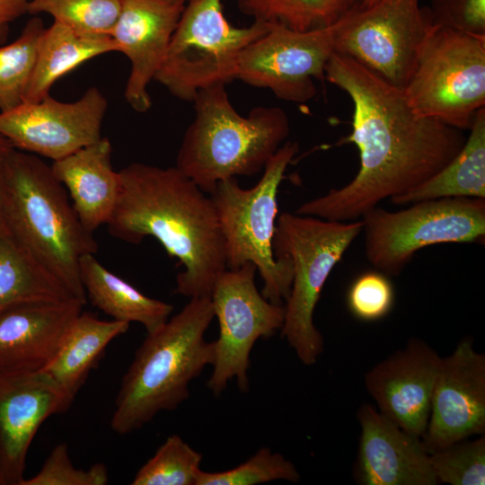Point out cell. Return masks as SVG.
<instances>
[{"label":"cell","mask_w":485,"mask_h":485,"mask_svg":"<svg viewBox=\"0 0 485 485\" xmlns=\"http://www.w3.org/2000/svg\"><path fill=\"white\" fill-rule=\"evenodd\" d=\"M325 79L353 103L352 131L343 142L357 147L359 169L350 182L304 202L296 214L331 221L360 219L383 200L430 179L466 141L463 130L418 114L402 89L346 56L332 53Z\"/></svg>","instance_id":"cell-1"},{"label":"cell","mask_w":485,"mask_h":485,"mask_svg":"<svg viewBox=\"0 0 485 485\" xmlns=\"http://www.w3.org/2000/svg\"><path fill=\"white\" fill-rule=\"evenodd\" d=\"M119 172L118 199L107 223L110 235L133 244L154 237L183 266L175 292L210 297L216 278L227 269L210 196L175 166L132 163Z\"/></svg>","instance_id":"cell-2"},{"label":"cell","mask_w":485,"mask_h":485,"mask_svg":"<svg viewBox=\"0 0 485 485\" xmlns=\"http://www.w3.org/2000/svg\"><path fill=\"white\" fill-rule=\"evenodd\" d=\"M0 214L17 239L69 294L85 304L80 260L98 251L65 187L40 156L13 149L0 188Z\"/></svg>","instance_id":"cell-3"},{"label":"cell","mask_w":485,"mask_h":485,"mask_svg":"<svg viewBox=\"0 0 485 485\" xmlns=\"http://www.w3.org/2000/svg\"><path fill=\"white\" fill-rule=\"evenodd\" d=\"M214 316L209 296L192 297L177 314L147 333L122 378L110 420L114 432L137 430L189 397L190 381L213 362V342L204 336Z\"/></svg>","instance_id":"cell-4"},{"label":"cell","mask_w":485,"mask_h":485,"mask_svg":"<svg viewBox=\"0 0 485 485\" xmlns=\"http://www.w3.org/2000/svg\"><path fill=\"white\" fill-rule=\"evenodd\" d=\"M175 167L210 194L224 180L256 174L284 144L289 119L279 107L260 106L247 116L232 105L225 84L199 91Z\"/></svg>","instance_id":"cell-5"},{"label":"cell","mask_w":485,"mask_h":485,"mask_svg":"<svg viewBox=\"0 0 485 485\" xmlns=\"http://www.w3.org/2000/svg\"><path fill=\"white\" fill-rule=\"evenodd\" d=\"M298 151V143L287 141L268 161L253 187L243 189L233 177L219 181L209 194L225 240L226 268L253 263L263 282L261 295L277 304L287 299L293 280L291 260L273 251L277 198L285 172Z\"/></svg>","instance_id":"cell-6"},{"label":"cell","mask_w":485,"mask_h":485,"mask_svg":"<svg viewBox=\"0 0 485 485\" xmlns=\"http://www.w3.org/2000/svg\"><path fill=\"white\" fill-rule=\"evenodd\" d=\"M362 230L361 219L331 221L283 212L277 220L274 254L288 257L293 266L281 335L306 366L313 365L323 351L322 335L313 323L323 286Z\"/></svg>","instance_id":"cell-7"},{"label":"cell","mask_w":485,"mask_h":485,"mask_svg":"<svg viewBox=\"0 0 485 485\" xmlns=\"http://www.w3.org/2000/svg\"><path fill=\"white\" fill-rule=\"evenodd\" d=\"M270 25L253 20L237 27L226 19L223 0H194L184 6L154 80L174 97L193 101L199 91L236 79L242 51Z\"/></svg>","instance_id":"cell-8"},{"label":"cell","mask_w":485,"mask_h":485,"mask_svg":"<svg viewBox=\"0 0 485 485\" xmlns=\"http://www.w3.org/2000/svg\"><path fill=\"white\" fill-rule=\"evenodd\" d=\"M403 91L418 114L469 130L485 107V37L434 25Z\"/></svg>","instance_id":"cell-9"},{"label":"cell","mask_w":485,"mask_h":485,"mask_svg":"<svg viewBox=\"0 0 485 485\" xmlns=\"http://www.w3.org/2000/svg\"><path fill=\"white\" fill-rule=\"evenodd\" d=\"M409 205L398 211L376 207L360 218L366 257L387 276L401 274L424 247L484 241V198H442Z\"/></svg>","instance_id":"cell-10"},{"label":"cell","mask_w":485,"mask_h":485,"mask_svg":"<svg viewBox=\"0 0 485 485\" xmlns=\"http://www.w3.org/2000/svg\"><path fill=\"white\" fill-rule=\"evenodd\" d=\"M433 26L429 8L420 6V0H378L332 25L334 52L403 90Z\"/></svg>","instance_id":"cell-11"},{"label":"cell","mask_w":485,"mask_h":485,"mask_svg":"<svg viewBox=\"0 0 485 485\" xmlns=\"http://www.w3.org/2000/svg\"><path fill=\"white\" fill-rule=\"evenodd\" d=\"M256 270L251 262L226 269L212 288L210 299L219 335L212 341L213 371L207 386L216 396L234 378L241 391H248L250 355L255 342L273 336L283 326L285 308L258 291Z\"/></svg>","instance_id":"cell-12"},{"label":"cell","mask_w":485,"mask_h":485,"mask_svg":"<svg viewBox=\"0 0 485 485\" xmlns=\"http://www.w3.org/2000/svg\"><path fill=\"white\" fill-rule=\"evenodd\" d=\"M333 52L332 25L297 31L271 23L242 51L236 79L267 88L281 100L305 102L316 94L314 80L325 79Z\"/></svg>","instance_id":"cell-13"},{"label":"cell","mask_w":485,"mask_h":485,"mask_svg":"<svg viewBox=\"0 0 485 485\" xmlns=\"http://www.w3.org/2000/svg\"><path fill=\"white\" fill-rule=\"evenodd\" d=\"M107 108V99L97 87L70 102L48 94L0 111V135L17 150L57 161L101 137Z\"/></svg>","instance_id":"cell-14"},{"label":"cell","mask_w":485,"mask_h":485,"mask_svg":"<svg viewBox=\"0 0 485 485\" xmlns=\"http://www.w3.org/2000/svg\"><path fill=\"white\" fill-rule=\"evenodd\" d=\"M485 432V356L465 338L442 357L422 442L431 454Z\"/></svg>","instance_id":"cell-15"},{"label":"cell","mask_w":485,"mask_h":485,"mask_svg":"<svg viewBox=\"0 0 485 485\" xmlns=\"http://www.w3.org/2000/svg\"><path fill=\"white\" fill-rule=\"evenodd\" d=\"M71 403L43 371H0V472L21 485L31 444L42 423Z\"/></svg>","instance_id":"cell-16"},{"label":"cell","mask_w":485,"mask_h":485,"mask_svg":"<svg viewBox=\"0 0 485 485\" xmlns=\"http://www.w3.org/2000/svg\"><path fill=\"white\" fill-rule=\"evenodd\" d=\"M441 357L419 339H411L371 368L365 384L378 410L403 430L425 435Z\"/></svg>","instance_id":"cell-17"},{"label":"cell","mask_w":485,"mask_h":485,"mask_svg":"<svg viewBox=\"0 0 485 485\" xmlns=\"http://www.w3.org/2000/svg\"><path fill=\"white\" fill-rule=\"evenodd\" d=\"M184 6L163 0H121L110 36L130 62L124 97L137 112L151 108L148 85L166 57Z\"/></svg>","instance_id":"cell-18"},{"label":"cell","mask_w":485,"mask_h":485,"mask_svg":"<svg viewBox=\"0 0 485 485\" xmlns=\"http://www.w3.org/2000/svg\"><path fill=\"white\" fill-rule=\"evenodd\" d=\"M361 428L354 469L362 485H436L422 439L403 430L370 404L357 411Z\"/></svg>","instance_id":"cell-19"},{"label":"cell","mask_w":485,"mask_h":485,"mask_svg":"<svg viewBox=\"0 0 485 485\" xmlns=\"http://www.w3.org/2000/svg\"><path fill=\"white\" fill-rule=\"evenodd\" d=\"M84 304L67 298L22 303L0 311V371L43 370Z\"/></svg>","instance_id":"cell-20"},{"label":"cell","mask_w":485,"mask_h":485,"mask_svg":"<svg viewBox=\"0 0 485 485\" xmlns=\"http://www.w3.org/2000/svg\"><path fill=\"white\" fill-rule=\"evenodd\" d=\"M111 154L110 140L101 137L50 165L81 223L92 233L107 225L117 203L119 172L112 166Z\"/></svg>","instance_id":"cell-21"},{"label":"cell","mask_w":485,"mask_h":485,"mask_svg":"<svg viewBox=\"0 0 485 485\" xmlns=\"http://www.w3.org/2000/svg\"><path fill=\"white\" fill-rule=\"evenodd\" d=\"M118 52L110 35L79 33L54 21L45 27L38 42L35 63L23 102L39 101L53 84L83 63L103 54Z\"/></svg>","instance_id":"cell-22"},{"label":"cell","mask_w":485,"mask_h":485,"mask_svg":"<svg viewBox=\"0 0 485 485\" xmlns=\"http://www.w3.org/2000/svg\"><path fill=\"white\" fill-rule=\"evenodd\" d=\"M128 328V322L100 320L82 312L54 358L41 371L54 381L72 404L107 346Z\"/></svg>","instance_id":"cell-23"},{"label":"cell","mask_w":485,"mask_h":485,"mask_svg":"<svg viewBox=\"0 0 485 485\" xmlns=\"http://www.w3.org/2000/svg\"><path fill=\"white\" fill-rule=\"evenodd\" d=\"M80 277L86 298L112 317L124 322H138L150 333L170 318L173 306L151 298L106 269L94 254L80 260Z\"/></svg>","instance_id":"cell-24"},{"label":"cell","mask_w":485,"mask_h":485,"mask_svg":"<svg viewBox=\"0 0 485 485\" xmlns=\"http://www.w3.org/2000/svg\"><path fill=\"white\" fill-rule=\"evenodd\" d=\"M457 155L443 169L415 189L391 198L405 206L442 198L485 199V108L481 109Z\"/></svg>","instance_id":"cell-25"},{"label":"cell","mask_w":485,"mask_h":485,"mask_svg":"<svg viewBox=\"0 0 485 485\" xmlns=\"http://www.w3.org/2000/svg\"><path fill=\"white\" fill-rule=\"evenodd\" d=\"M73 297L10 230L0 214V311L18 304Z\"/></svg>","instance_id":"cell-26"},{"label":"cell","mask_w":485,"mask_h":485,"mask_svg":"<svg viewBox=\"0 0 485 485\" xmlns=\"http://www.w3.org/2000/svg\"><path fill=\"white\" fill-rule=\"evenodd\" d=\"M364 0H237L253 20L306 31L333 25L362 5Z\"/></svg>","instance_id":"cell-27"},{"label":"cell","mask_w":485,"mask_h":485,"mask_svg":"<svg viewBox=\"0 0 485 485\" xmlns=\"http://www.w3.org/2000/svg\"><path fill=\"white\" fill-rule=\"evenodd\" d=\"M45 26L40 18L30 19L13 42L0 45V111L24 101L31 77L39 39Z\"/></svg>","instance_id":"cell-28"},{"label":"cell","mask_w":485,"mask_h":485,"mask_svg":"<svg viewBox=\"0 0 485 485\" xmlns=\"http://www.w3.org/2000/svg\"><path fill=\"white\" fill-rule=\"evenodd\" d=\"M202 455L180 436H168L143 464L133 485H196Z\"/></svg>","instance_id":"cell-29"},{"label":"cell","mask_w":485,"mask_h":485,"mask_svg":"<svg viewBox=\"0 0 485 485\" xmlns=\"http://www.w3.org/2000/svg\"><path fill=\"white\" fill-rule=\"evenodd\" d=\"M121 0H30L28 13H48L54 21L87 35H110Z\"/></svg>","instance_id":"cell-30"},{"label":"cell","mask_w":485,"mask_h":485,"mask_svg":"<svg viewBox=\"0 0 485 485\" xmlns=\"http://www.w3.org/2000/svg\"><path fill=\"white\" fill-rule=\"evenodd\" d=\"M430 454L438 482L451 485L485 484V436L463 439Z\"/></svg>","instance_id":"cell-31"},{"label":"cell","mask_w":485,"mask_h":485,"mask_svg":"<svg viewBox=\"0 0 485 485\" xmlns=\"http://www.w3.org/2000/svg\"><path fill=\"white\" fill-rule=\"evenodd\" d=\"M284 480L297 482L300 474L289 460L262 447L240 465L219 472L200 471L196 485H253Z\"/></svg>","instance_id":"cell-32"},{"label":"cell","mask_w":485,"mask_h":485,"mask_svg":"<svg viewBox=\"0 0 485 485\" xmlns=\"http://www.w3.org/2000/svg\"><path fill=\"white\" fill-rule=\"evenodd\" d=\"M109 481L108 469L98 463L88 469L75 467L68 446L57 445L41 469L31 478L24 479L21 485H105Z\"/></svg>","instance_id":"cell-33"},{"label":"cell","mask_w":485,"mask_h":485,"mask_svg":"<svg viewBox=\"0 0 485 485\" xmlns=\"http://www.w3.org/2000/svg\"><path fill=\"white\" fill-rule=\"evenodd\" d=\"M347 303L351 313L359 320L382 319L390 313L394 303L392 284L383 272H365L351 284Z\"/></svg>","instance_id":"cell-34"},{"label":"cell","mask_w":485,"mask_h":485,"mask_svg":"<svg viewBox=\"0 0 485 485\" xmlns=\"http://www.w3.org/2000/svg\"><path fill=\"white\" fill-rule=\"evenodd\" d=\"M434 25L485 37V0H430Z\"/></svg>","instance_id":"cell-35"},{"label":"cell","mask_w":485,"mask_h":485,"mask_svg":"<svg viewBox=\"0 0 485 485\" xmlns=\"http://www.w3.org/2000/svg\"><path fill=\"white\" fill-rule=\"evenodd\" d=\"M30 0H0V23H10L28 13Z\"/></svg>","instance_id":"cell-36"},{"label":"cell","mask_w":485,"mask_h":485,"mask_svg":"<svg viewBox=\"0 0 485 485\" xmlns=\"http://www.w3.org/2000/svg\"><path fill=\"white\" fill-rule=\"evenodd\" d=\"M15 149L12 144L0 135V188L3 181L7 160L11 153Z\"/></svg>","instance_id":"cell-37"},{"label":"cell","mask_w":485,"mask_h":485,"mask_svg":"<svg viewBox=\"0 0 485 485\" xmlns=\"http://www.w3.org/2000/svg\"><path fill=\"white\" fill-rule=\"evenodd\" d=\"M9 33V24L8 23H0V45H3Z\"/></svg>","instance_id":"cell-38"},{"label":"cell","mask_w":485,"mask_h":485,"mask_svg":"<svg viewBox=\"0 0 485 485\" xmlns=\"http://www.w3.org/2000/svg\"><path fill=\"white\" fill-rule=\"evenodd\" d=\"M172 4H181V5H186L187 4L194 1V0H163Z\"/></svg>","instance_id":"cell-39"},{"label":"cell","mask_w":485,"mask_h":485,"mask_svg":"<svg viewBox=\"0 0 485 485\" xmlns=\"http://www.w3.org/2000/svg\"><path fill=\"white\" fill-rule=\"evenodd\" d=\"M378 0H364L363 4L361 6L363 7H367V6H371L373 5L374 4H375Z\"/></svg>","instance_id":"cell-40"},{"label":"cell","mask_w":485,"mask_h":485,"mask_svg":"<svg viewBox=\"0 0 485 485\" xmlns=\"http://www.w3.org/2000/svg\"><path fill=\"white\" fill-rule=\"evenodd\" d=\"M0 485H4L1 472H0Z\"/></svg>","instance_id":"cell-41"}]
</instances>
